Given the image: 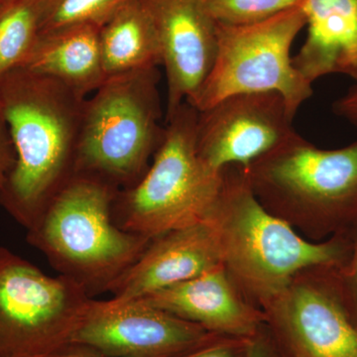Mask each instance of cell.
Wrapping results in <instances>:
<instances>
[{"label": "cell", "mask_w": 357, "mask_h": 357, "mask_svg": "<svg viewBox=\"0 0 357 357\" xmlns=\"http://www.w3.org/2000/svg\"><path fill=\"white\" fill-rule=\"evenodd\" d=\"M86 100L57 79L23 68L0 79L16 157L0 190V206L26 230L75 175Z\"/></svg>", "instance_id": "6da1fadb"}, {"label": "cell", "mask_w": 357, "mask_h": 357, "mask_svg": "<svg viewBox=\"0 0 357 357\" xmlns=\"http://www.w3.org/2000/svg\"><path fill=\"white\" fill-rule=\"evenodd\" d=\"M206 220L217 232L223 267L259 309L298 274L337 266L349 250L347 232L312 241L272 215L238 167L225 169L222 192Z\"/></svg>", "instance_id": "7a4b0ae2"}, {"label": "cell", "mask_w": 357, "mask_h": 357, "mask_svg": "<svg viewBox=\"0 0 357 357\" xmlns=\"http://www.w3.org/2000/svg\"><path fill=\"white\" fill-rule=\"evenodd\" d=\"M243 171L260 204L309 241L357 222V141L321 149L296 133Z\"/></svg>", "instance_id": "3957f363"}, {"label": "cell", "mask_w": 357, "mask_h": 357, "mask_svg": "<svg viewBox=\"0 0 357 357\" xmlns=\"http://www.w3.org/2000/svg\"><path fill=\"white\" fill-rule=\"evenodd\" d=\"M119 191L100 178L75 173L27 230L28 243L91 298L109 292L152 241L115 225L112 206Z\"/></svg>", "instance_id": "277c9868"}, {"label": "cell", "mask_w": 357, "mask_h": 357, "mask_svg": "<svg viewBox=\"0 0 357 357\" xmlns=\"http://www.w3.org/2000/svg\"><path fill=\"white\" fill-rule=\"evenodd\" d=\"M197 121L198 110L188 102L166 117L163 139L147 172L117 192L112 206L117 227L154 239L208 218L225 171H213L199 156Z\"/></svg>", "instance_id": "5b68a950"}, {"label": "cell", "mask_w": 357, "mask_h": 357, "mask_svg": "<svg viewBox=\"0 0 357 357\" xmlns=\"http://www.w3.org/2000/svg\"><path fill=\"white\" fill-rule=\"evenodd\" d=\"M158 68L107 77L84 102L75 173L121 190L137 183L150 166L165 128Z\"/></svg>", "instance_id": "8992f818"}, {"label": "cell", "mask_w": 357, "mask_h": 357, "mask_svg": "<svg viewBox=\"0 0 357 357\" xmlns=\"http://www.w3.org/2000/svg\"><path fill=\"white\" fill-rule=\"evenodd\" d=\"M307 25L303 0L255 24L217 23V53L208 76L188 100L198 112L227 96L278 93L291 114L312 96V84L294 67L291 48Z\"/></svg>", "instance_id": "52a82bcc"}, {"label": "cell", "mask_w": 357, "mask_h": 357, "mask_svg": "<svg viewBox=\"0 0 357 357\" xmlns=\"http://www.w3.org/2000/svg\"><path fill=\"white\" fill-rule=\"evenodd\" d=\"M93 298L0 246V357H43L69 344Z\"/></svg>", "instance_id": "ba28073f"}, {"label": "cell", "mask_w": 357, "mask_h": 357, "mask_svg": "<svg viewBox=\"0 0 357 357\" xmlns=\"http://www.w3.org/2000/svg\"><path fill=\"white\" fill-rule=\"evenodd\" d=\"M331 268L298 274L260 307L284 357H357V328L338 296Z\"/></svg>", "instance_id": "9c48e42d"}, {"label": "cell", "mask_w": 357, "mask_h": 357, "mask_svg": "<svg viewBox=\"0 0 357 357\" xmlns=\"http://www.w3.org/2000/svg\"><path fill=\"white\" fill-rule=\"evenodd\" d=\"M291 114L278 93H239L198 112L199 156L213 171L246 170L295 135Z\"/></svg>", "instance_id": "30bf717a"}, {"label": "cell", "mask_w": 357, "mask_h": 357, "mask_svg": "<svg viewBox=\"0 0 357 357\" xmlns=\"http://www.w3.org/2000/svg\"><path fill=\"white\" fill-rule=\"evenodd\" d=\"M215 335L143 301L112 298L93 300L72 342L109 357H171Z\"/></svg>", "instance_id": "8fae6325"}, {"label": "cell", "mask_w": 357, "mask_h": 357, "mask_svg": "<svg viewBox=\"0 0 357 357\" xmlns=\"http://www.w3.org/2000/svg\"><path fill=\"white\" fill-rule=\"evenodd\" d=\"M153 22L167 82V114L198 91L215 62L217 23L203 0H143Z\"/></svg>", "instance_id": "7c38bea8"}, {"label": "cell", "mask_w": 357, "mask_h": 357, "mask_svg": "<svg viewBox=\"0 0 357 357\" xmlns=\"http://www.w3.org/2000/svg\"><path fill=\"white\" fill-rule=\"evenodd\" d=\"M222 265L217 232L208 220H204L152 239L109 292L116 300L142 299Z\"/></svg>", "instance_id": "4fadbf2b"}, {"label": "cell", "mask_w": 357, "mask_h": 357, "mask_svg": "<svg viewBox=\"0 0 357 357\" xmlns=\"http://www.w3.org/2000/svg\"><path fill=\"white\" fill-rule=\"evenodd\" d=\"M138 300L225 337H255L265 323L262 310L243 295L223 265Z\"/></svg>", "instance_id": "5bb4252c"}, {"label": "cell", "mask_w": 357, "mask_h": 357, "mask_svg": "<svg viewBox=\"0 0 357 357\" xmlns=\"http://www.w3.org/2000/svg\"><path fill=\"white\" fill-rule=\"evenodd\" d=\"M306 40L294 67L312 84L326 75H347L357 54V0H303Z\"/></svg>", "instance_id": "9a60e30c"}, {"label": "cell", "mask_w": 357, "mask_h": 357, "mask_svg": "<svg viewBox=\"0 0 357 357\" xmlns=\"http://www.w3.org/2000/svg\"><path fill=\"white\" fill-rule=\"evenodd\" d=\"M23 69L57 79L88 98L107 79L100 26H66L40 34Z\"/></svg>", "instance_id": "2e32d148"}, {"label": "cell", "mask_w": 357, "mask_h": 357, "mask_svg": "<svg viewBox=\"0 0 357 357\" xmlns=\"http://www.w3.org/2000/svg\"><path fill=\"white\" fill-rule=\"evenodd\" d=\"M105 76L158 68L161 49L143 0H128L100 26Z\"/></svg>", "instance_id": "e0dca14e"}, {"label": "cell", "mask_w": 357, "mask_h": 357, "mask_svg": "<svg viewBox=\"0 0 357 357\" xmlns=\"http://www.w3.org/2000/svg\"><path fill=\"white\" fill-rule=\"evenodd\" d=\"M40 34V0L0 2V79L24 66Z\"/></svg>", "instance_id": "ac0fdd59"}, {"label": "cell", "mask_w": 357, "mask_h": 357, "mask_svg": "<svg viewBox=\"0 0 357 357\" xmlns=\"http://www.w3.org/2000/svg\"><path fill=\"white\" fill-rule=\"evenodd\" d=\"M128 0H40L41 34L77 24L100 26Z\"/></svg>", "instance_id": "d6986e66"}, {"label": "cell", "mask_w": 357, "mask_h": 357, "mask_svg": "<svg viewBox=\"0 0 357 357\" xmlns=\"http://www.w3.org/2000/svg\"><path fill=\"white\" fill-rule=\"evenodd\" d=\"M211 17L218 24H255L287 10L301 0H203Z\"/></svg>", "instance_id": "ffe728a7"}, {"label": "cell", "mask_w": 357, "mask_h": 357, "mask_svg": "<svg viewBox=\"0 0 357 357\" xmlns=\"http://www.w3.org/2000/svg\"><path fill=\"white\" fill-rule=\"evenodd\" d=\"M349 250L347 258L331 268L335 288L345 311L357 328V222L347 231Z\"/></svg>", "instance_id": "44dd1931"}, {"label": "cell", "mask_w": 357, "mask_h": 357, "mask_svg": "<svg viewBox=\"0 0 357 357\" xmlns=\"http://www.w3.org/2000/svg\"><path fill=\"white\" fill-rule=\"evenodd\" d=\"M250 338L218 335L204 344L171 357H246Z\"/></svg>", "instance_id": "7402d4cb"}, {"label": "cell", "mask_w": 357, "mask_h": 357, "mask_svg": "<svg viewBox=\"0 0 357 357\" xmlns=\"http://www.w3.org/2000/svg\"><path fill=\"white\" fill-rule=\"evenodd\" d=\"M15 151L0 103V190L15 164Z\"/></svg>", "instance_id": "603a6c76"}, {"label": "cell", "mask_w": 357, "mask_h": 357, "mask_svg": "<svg viewBox=\"0 0 357 357\" xmlns=\"http://www.w3.org/2000/svg\"><path fill=\"white\" fill-rule=\"evenodd\" d=\"M246 357H284L265 323L249 340Z\"/></svg>", "instance_id": "cb8c5ba5"}, {"label": "cell", "mask_w": 357, "mask_h": 357, "mask_svg": "<svg viewBox=\"0 0 357 357\" xmlns=\"http://www.w3.org/2000/svg\"><path fill=\"white\" fill-rule=\"evenodd\" d=\"M333 110L338 116L357 126V83L333 102Z\"/></svg>", "instance_id": "d4e9b609"}, {"label": "cell", "mask_w": 357, "mask_h": 357, "mask_svg": "<svg viewBox=\"0 0 357 357\" xmlns=\"http://www.w3.org/2000/svg\"><path fill=\"white\" fill-rule=\"evenodd\" d=\"M43 357H109L102 351L89 347V345L79 344V342H69L62 345L51 354Z\"/></svg>", "instance_id": "484cf974"}, {"label": "cell", "mask_w": 357, "mask_h": 357, "mask_svg": "<svg viewBox=\"0 0 357 357\" xmlns=\"http://www.w3.org/2000/svg\"><path fill=\"white\" fill-rule=\"evenodd\" d=\"M347 76H351L356 79L357 81V54L356 57L354 58V62L351 63V67L347 73Z\"/></svg>", "instance_id": "4316f807"}, {"label": "cell", "mask_w": 357, "mask_h": 357, "mask_svg": "<svg viewBox=\"0 0 357 357\" xmlns=\"http://www.w3.org/2000/svg\"><path fill=\"white\" fill-rule=\"evenodd\" d=\"M1 1H4V0H0V2H1Z\"/></svg>", "instance_id": "83f0119b"}]
</instances>
